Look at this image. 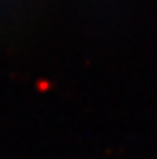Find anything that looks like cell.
Wrapping results in <instances>:
<instances>
[{
	"label": "cell",
	"instance_id": "1",
	"mask_svg": "<svg viewBox=\"0 0 157 159\" xmlns=\"http://www.w3.org/2000/svg\"><path fill=\"white\" fill-rule=\"evenodd\" d=\"M42 0H0V36L25 32L41 16Z\"/></svg>",
	"mask_w": 157,
	"mask_h": 159
},
{
	"label": "cell",
	"instance_id": "2",
	"mask_svg": "<svg viewBox=\"0 0 157 159\" xmlns=\"http://www.w3.org/2000/svg\"><path fill=\"white\" fill-rule=\"evenodd\" d=\"M139 0H76L81 16L100 25L123 24L135 14Z\"/></svg>",
	"mask_w": 157,
	"mask_h": 159
}]
</instances>
